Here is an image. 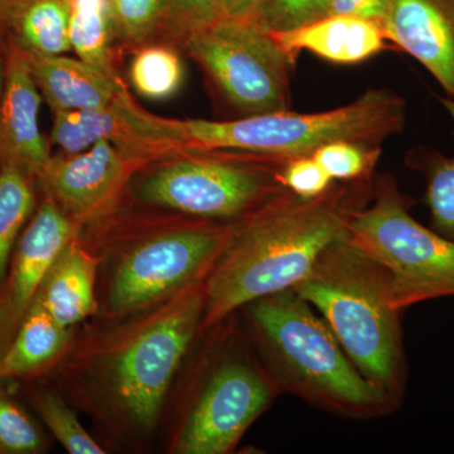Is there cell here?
<instances>
[{
    "mask_svg": "<svg viewBox=\"0 0 454 454\" xmlns=\"http://www.w3.org/2000/svg\"><path fill=\"white\" fill-rule=\"evenodd\" d=\"M205 280L121 317L62 358L66 384L109 432L142 437L157 427L173 379L200 336Z\"/></svg>",
    "mask_w": 454,
    "mask_h": 454,
    "instance_id": "cell-1",
    "label": "cell"
},
{
    "mask_svg": "<svg viewBox=\"0 0 454 454\" xmlns=\"http://www.w3.org/2000/svg\"><path fill=\"white\" fill-rule=\"evenodd\" d=\"M373 177L334 182L313 199L284 193L244 217L205 280L200 336L247 304L298 286L348 234L352 212L372 199Z\"/></svg>",
    "mask_w": 454,
    "mask_h": 454,
    "instance_id": "cell-2",
    "label": "cell"
},
{
    "mask_svg": "<svg viewBox=\"0 0 454 454\" xmlns=\"http://www.w3.org/2000/svg\"><path fill=\"white\" fill-rule=\"evenodd\" d=\"M243 309L247 339L280 394L346 419H376L399 408L358 372L322 317L294 289Z\"/></svg>",
    "mask_w": 454,
    "mask_h": 454,
    "instance_id": "cell-3",
    "label": "cell"
},
{
    "mask_svg": "<svg viewBox=\"0 0 454 454\" xmlns=\"http://www.w3.org/2000/svg\"><path fill=\"white\" fill-rule=\"evenodd\" d=\"M406 103L387 89L367 90L356 100L322 113L277 112L238 121H167L145 115L149 145L186 152H245L273 157L312 155L319 146L346 140L380 146L404 128Z\"/></svg>",
    "mask_w": 454,
    "mask_h": 454,
    "instance_id": "cell-4",
    "label": "cell"
},
{
    "mask_svg": "<svg viewBox=\"0 0 454 454\" xmlns=\"http://www.w3.org/2000/svg\"><path fill=\"white\" fill-rule=\"evenodd\" d=\"M293 289L322 317L358 372L402 404L408 364L387 271L346 236Z\"/></svg>",
    "mask_w": 454,
    "mask_h": 454,
    "instance_id": "cell-5",
    "label": "cell"
},
{
    "mask_svg": "<svg viewBox=\"0 0 454 454\" xmlns=\"http://www.w3.org/2000/svg\"><path fill=\"white\" fill-rule=\"evenodd\" d=\"M411 201L393 176L373 178L372 199L352 212L348 239L389 274L400 312L454 295V243L411 215Z\"/></svg>",
    "mask_w": 454,
    "mask_h": 454,
    "instance_id": "cell-6",
    "label": "cell"
},
{
    "mask_svg": "<svg viewBox=\"0 0 454 454\" xmlns=\"http://www.w3.org/2000/svg\"><path fill=\"white\" fill-rule=\"evenodd\" d=\"M217 334L173 441L177 454L234 452L247 430L280 395L249 339Z\"/></svg>",
    "mask_w": 454,
    "mask_h": 454,
    "instance_id": "cell-7",
    "label": "cell"
},
{
    "mask_svg": "<svg viewBox=\"0 0 454 454\" xmlns=\"http://www.w3.org/2000/svg\"><path fill=\"white\" fill-rule=\"evenodd\" d=\"M192 153L146 175L142 199L199 219L239 220L289 192L283 181L289 158L229 151Z\"/></svg>",
    "mask_w": 454,
    "mask_h": 454,
    "instance_id": "cell-8",
    "label": "cell"
},
{
    "mask_svg": "<svg viewBox=\"0 0 454 454\" xmlns=\"http://www.w3.org/2000/svg\"><path fill=\"white\" fill-rule=\"evenodd\" d=\"M241 221L195 217L188 225L131 245L114 262L106 289L107 313L121 318L187 284L206 279Z\"/></svg>",
    "mask_w": 454,
    "mask_h": 454,
    "instance_id": "cell-9",
    "label": "cell"
},
{
    "mask_svg": "<svg viewBox=\"0 0 454 454\" xmlns=\"http://www.w3.org/2000/svg\"><path fill=\"white\" fill-rule=\"evenodd\" d=\"M184 41L191 57L245 116L289 110L294 62L252 20L220 17Z\"/></svg>",
    "mask_w": 454,
    "mask_h": 454,
    "instance_id": "cell-10",
    "label": "cell"
},
{
    "mask_svg": "<svg viewBox=\"0 0 454 454\" xmlns=\"http://www.w3.org/2000/svg\"><path fill=\"white\" fill-rule=\"evenodd\" d=\"M76 236V221L46 195L20 236L0 288V357L37 297L53 260Z\"/></svg>",
    "mask_w": 454,
    "mask_h": 454,
    "instance_id": "cell-11",
    "label": "cell"
},
{
    "mask_svg": "<svg viewBox=\"0 0 454 454\" xmlns=\"http://www.w3.org/2000/svg\"><path fill=\"white\" fill-rule=\"evenodd\" d=\"M127 175L121 149L106 139L80 153L51 157L37 179L46 195L76 221L103 210Z\"/></svg>",
    "mask_w": 454,
    "mask_h": 454,
    "instance_id": "cell-12",
    "label": "cell"
},
{
    "mask_svg": "<svg viewBox=\"0 0 454 454\" xmlns=\"http://www.w3.org/2000/svg\"><path fill=\"white\" fill-rule=\"evenodd\" d=\"M41 101L25 53L9 38L0 103V167H17L35 179L51 158L40 129Z\"/></svg>",
    "mask_w": 454,
    "mask_h": 454,
    "instance_id": "cell-13",
    "label": "cell"
},
{
    "mask_svg": "<svg viewBox=\"0 0 454 454\" xmlns=\"http://www.w3.org/2000/svg\"><path fill=\"white\" fill-rule=\"evenodd\" d=\"M384 35L454 100V0H390Z\"/></svg>",
    "mask_w": 454,
    "mask_h": 454,
    "instance_id": "cell-14",
    "label": "cell"
},
{
    "mask_svg": "<svg viewBox=\"0 0 454 454\" xmlns=\"http://www.w3.org/2000/svg\"><path fill=\"white\" fill-rule=\"evenodd\" d=\"M29 70L42 97L53 113L106 109L121 97L114 74L65 55L44 56L25 52Z\"/></svg>",
    "mask_w": 454,
    "mask_h": 454,
    "instance_id": "cell-15",
    "label": "cell"
},
{
    "mask_svg": "<svg viewBox=\"0 0 454 454\" xmlns=\"http://www.w3.org/2000/svg\"><path fill=\"white\" fill-rule=\"evenodd\" d=\"M293 62L301 51L334 62L351 65L365 61L387 47L380 27L348 16H327L286 33H270Z\"/></svg>",
    "mask_w": 454,
    "mask_h": 454,
    "instance_id": "cell-16",
    "label": "cell"
},
{
    "mask_svg": "<svg viewBox=\"0 0 454 454\" xmlns=\"http://www.w3.org/2000/svg\"><path fill=\"white\" fill-rule=\"evenodd\" d=\"M98 264L100 258L83 249L77 236L53 260L37 297L59 324L71 328L97 312Z\"/></svg>",
    "mask_w": 454,
    "mask_h": 454,
    "instance_id": "cell-17",
    "label": "cell"
},
{
    "mask_svg": "<svg viewBox=\"0 0 454 454\" xmlns=\"http://www.w3.org/2000/svg\"><path fill=\"white\" fill-rule=\"evenodd\" d=\"M73 333L56 321L35 297L7 351L0 357V384L29 380L59 365L70 349Z\"/></svg>",
    "mask_w": 454,
    "mask_h": 454,
    "instance_id": "cell-18",
    "label": "cell"
},
{
    "mask_svg": "<svg viewBox=\"0 0 454 454\" xmlns=\"http://www.w3.org/2000/svg\"><path fill=\"white\" fill-rule=\"evenodd\" d=\"M68 0H20L9 18V38L35 55H65L71 50Z\"/></svg>",
    "mask_w": 454,
    "mask_h": 454,
    "instance_id": "cell-19",
    "label": "cell"
},
{
    "mask_svg": "<svg viewBox=\"0 0 454 454\" xmlns=\"http://www.w3.org/2000/svg\"><path fill=\"white\" fill-rule=\"evenodd\" d=\"M442 104L454 122V100ZM409 166L426 178V202L432 229L454 243V155L446 157L430 148H415L409 154Z\"/></svg>",
    "mask_w": 454,
    "mask_h": 454,
    "instance_id": "cell-20",
    "label": "cell"
},
{
    "mask_svg": "<svg viewBox=\"0 0 454 454\" xmlns=\"http://www.w3.org/2000/svg\"><path fill=\"white\" fill-rule=\"evenodd\" d=\"M35 181L17 167H0V288L20 236L35 214Z\"/></svg>",
    "mask_w": 454,
    "mask_h": 454,
    "instance_id": "cell-21",
    "label": "cell"
},
{
    "mask_svg": "<svg viewBox=\"0 0 454 454\" xmlns=\"http://www.w3.org/2000/svg\"><path fill=\"white\" fill-rule=\"evenodd\" d=\"M71 50L86 64L113 74L110 40L114 20L112 0H68Z\"/></svg>",
    "mask_w": 454,
    "mask_h": 454,
    "instance_id": "cell-22",
    "label": "cell"
},
{
    "mask_svg": "<svg viewBox=\"0 0 454 454\" xmlns=\"http://www.w3.org/2000/svg\"><path fill=\"white\" fill-rule=\"evenodd\" d=\"M125 92L113 106L106 109L71 110L55 113L52 142L66 154L80 153L91 148L101 140H113L121 136L128 127L122 98Z\"/></svg>",
    "mask_w": 454,
    "mask_h": 454,
    "instance_id": "cell-23",
    "label": "cell"
},
{
    "mask_svg": "<svg viewBox=\"0 0 454 454\" xmlns=\"http://www.w3.org/2000/svg\"><path fill=\"white\" fill-rule=\"evenodd\" d=\"M25 396L53 437L71 454H104L106 450L86 432L73 409L59 394L25 387Z\"/></svg>",
    "mask_w": 454,
    "mask_h": 454,
    "instance_id": "cell-24",
    "label": "cell"
},
{
    "mask_svg": "<svg viewBox=\"0 0 454 454\" xmlns=\"http://www.w3.org/2000/svg\"><path fill=\"white\" fill-rule=\"evenodd\" d=\"M184 65L176 51L162 46L140 50L130 65V82L140 97L166 100L184 82Z\"/></svg>",
    "mask_w": 454,
    "mask_h": 454,
    "instance_id": "cell-25",
    "label": "cell"
},
{
    "mask_svg": "<svg viewBox=\"0 0 454 454\" xmlns=\"http://www.w3.org/2000/svg\"><path fill=\"white\" fill-rule=\"evenodd\" d=\"M49 441L38 423L0 387V454H40Z\"/></svg>",
    "mask_w": 454,
    "mask_h": 454,
    "instance_id": "cell-26",
    "label": "cell"
},
{
    "mask_svg": "<svg viewBox=\"0 0 454 454\" xmlns=\"http://www.w3.org/2000/svg\"><path fill=\"white\" fill-rule=\"evenodd\" d=\"M380 153L381 146L336 140L319 146L312 155L333 181L352 182L372 178Z\"/></svg>",
    "mask_w": 454,
    "mask_h": 454,
    "instance_id": "cell-27",
    "label": "cell"
},
{
    "mask_svg": "<svg viewBox=\"0 0 454 454\" xmlns=\"http://www.w3.org/2000/svg\"><path fill=\"white\" fill-rule=\"evenodd\" d=\"M330 0H258L253 23L268 33H286L327 17Z\"/></svg>",
    "mask_w": 454,
    "mask_h": 454,
    "instance_id": "cell-28",
    "label": "cell"
},
{
    "mask_svg": "<svg viewBox=\"0 0 454 454\" xmlns=\"http://www.w3.org/2000/svg\"><path fill=\"white\" fill-rule=\"evenodd\" d=\"M112 8L116 28L142 38L166 18L167 0H112Z\"/></svg>",
    "mask_w": 454,
    "mask_h": 454,
    "instance_id": "cell-29",
    "label": "cell"
},
{
    "mask_svg": "<svg viewBox=\"0 0 454 454\" xmlns=\"http://www.w3.org/2000/svg\"><path fill=\"white\" fill-rule=\"evenodd\" d=\"M283 181L291 192L301 199L321 196L336 182L322 168L313 155L289 160L284 168Z\"/></svg>",
    "mask_w": 454,
    "mask_h": 454,
    "instance_id": "cell-30",
    "label": "cell"
},
{
    "mask_svg": "<svg viewBox=\"0 0 454 454\" xmlns=\"http://www.w3.org/2000/svg\"><path fill=\"white\" fill-rule=\"evenodd\" d=\"M220 17L219 0H167L166 18L184 33V38Z\"/></svg>",
    "mask_w": 454,
    "mask_h": 454,
    "instance_id": "cell-31",
    "label": "cell"
},
{
    "mask_svg": "<svg viewBox=\"0 0 454 454\" xmlns=\"http://www.w3.org/2000/svg\"><path fill=\"white\" fill-rule=\"evenodd\" d=\"M390 0H330L327 16H348L367 20L384 32Z\"/></svg>",
    "mask_w": 454,
    "mask_h": 454,
    "instance_id": "cell-32",
    "label": "cell"
},
{
    "mask_svg": "<svg viewBox=\"0 0 454 454\" xmlns=\"http://www.w3.org/2000/svg\"><path fill=\"white\" fill-rule=\"evenodd\" d=\"M256 2L258 0H219L221 17L250 20Z\"/></svg>",
    "mask_w": 454,
    "mask_h": 454,
    "instance_id": "cell-33",
    "label": "cell"
},
{
    "mask_svg": "<svg viewBox=\"0 0 454 454\" xmlns=\"http://www.w3.org/2000/svg\"><path fill=\"white\" fill-rule=\"evenodd\" d=\"M20 0H0V28L7 29L8 20Z\"/></svg>",
    "mask_w": 454,
    "mask_h": 454,
    "instance_id": "cell-34",
    "label": "cell"
},
{
    "mask_svg": "<svg viewBox=\"0 0 454 454\" xmlns=\"http://www.w3.org/2000/svg\"><path fill=\"white\" fill-rule=\"evenodd\" d=\"M0 31L4 29L0 28ZM7 59H8V46L7 49H3L2 42H0V103H2L3 92H4L5 76H7Z\"/></svg>",
    "mask_w": 454,
    "mask_h": 454,
    "instance_id": "cell-35",
    "label": "cell"
}]
</instances>
